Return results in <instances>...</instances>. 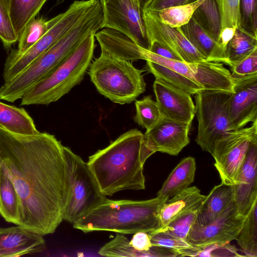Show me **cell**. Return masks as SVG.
<instances>
[{
	"label": "cell",
	"mask_w": 257,
	"mask_h": 257,
	"mask_svg": "<svg viewBox=\"0 0 257 257\" xmlns=\"http://www.w3.org/2000/svg\"><path fill=\"white\" fill-rule=\"evenodd\" d=\"M204 1L198 0L185 5L171 7L155 13L164 24L173 28H179L189 22L195 11Z\"/></svg>",
	"instance_id": "obj_32"
},
{
	"label": "cell",
	"mask_w": 257,
	"mask_h": 257,
	"mask_svg": "<svg viewBox=\"0 0 257 257\" xmlns=\"http://www.w3.org/2000/svg\"><path fill=\"white\" fill-rule=\"evenodd\" d=\"M102 9L81 21L11 81L0 87V99H21L35 84L54 69L86 37L103 26Z\"/></svg>",
	"instance_id": "obj_4"
},
{
	"label": "cell",
	"mask_w": 257,
	"mask_h": 257,
	"mask_svg": "<svg viewBox=\"0 0 257 257\" xmlns=\"http://www.w3.org/2000/svg\"><path fill=\"white\" fill-rule=\"evenodd\" d=\"M233 202L232 185L221 183L214 186L207 195L194 224L199 225L208 224L216 219Z\"/></svg>",
	"instance_id": "obj_21"
},
{
	"label": "cell",
	"mask_w": 257,
	"mask_h": 257,
	"mask_svg": "<svg viewBox=\"0 0 257 257\" xmlns=\"http://www.w3.org/2000/svg\"><path fill=\"white\" fill-rule=\"evenodd\" d=\"M257 49V35L237 28L226 50L225 64L233 67Z\"/></svg>",
	"instance_id": "obj_26"
},
{
	"label": "cell",
	"mask_w": 257,
	"mask_h": 257,
	"mask_svg": "<svg viewBox=\"0 0 257 257\" xmlns=\"http://www.w3.org/2000/svg\"><path fill=\"white\" fill-rule=\"evenodd\" d=\"M240 27L256 35V0H240Z\"/></svg>",
	"instance_id": "obj_39"
},
{
	"label": "cell",
	"mask_w": 257,
	"mask_h": 257,
	"mask_svg": "<svg viewBox=\"0 0 257 257\" xmlns=\"http://www.w3.org/2000/svg\"><path fill=\"white\" fill-rule=\"evenodd\" d=\"M103 256L156 257V250L152 246L147 251H139L134 248L124 235L117 233L115 237L105 243L98 251Z\"/></svg>",
	"instance_id": "obj_30"
},
{
	"label": "cell",
	"mask_w": 257,
	"mask_h": 257,
	"mask_svg": "<svg viewBox=\"0 0 257 257\" xmlns=\"http://www.w3.org/2000/svg\"><path fill=\"white\" fill-rule=\"evenodd\" d=\"M206 197L197 206L177 217L166 226L159 229L178 237L186 239L188 233L195 223Z\"/></svg>",
	"instance_id": "obj_35"
},
{
	"label": "cell",
	"mask_w": 257,
	"mask_h": 257,
	"mask_svg": "<svg viewBox=\"0 0 257 257\" xmlns=\"http://www.w3.org/2000/svg\"><path fill=\"white\" fill-rule=\"evenodd\" d=\"M193 16L218 40L221 31V19L215 0H204Z\"/></svg>",
	"instance_id": "obj_33"
},
{
	"label": "cell",
	"mask_w": 257,
	"mask_h": 257,
	"mask_svg": "<svg viewBox=\"0 0 257 257\" xmlns=\"http://www.w3.org/2000/svg\"><path fill=\"white\" fill-rule=\"evenodd\" d=\"M179 28L206 61L222 62L218 48L217 39L195 17L193 16L188 23Z\"/></svg>",
	"instance_id": "obj_20"
},
{
	"label": "cell",
	"mask_w": 257,
	"mask_h": 257,
	"mask_svg": "<svg viewBox=\"0 0 257 257\" xmlns=\"http://www.w3.org/2000/svg\"><path fill=\"white\" fill-rule=\"evenodd\" d=\"M64 146L47 133L25 136L0 127V169L20 199V225L41 235L63 220L69 182Z\"/></svg>",
	"instance_id": "obj_1"
},
{
	"label": "cell",
	"mask_w": 257,
	"mask_h": 257,
	"mask_svg": "<svg viewBox=\"0 0 257 257\" xmlns=\"http://www.w3.org/2000/svg\"><path fill=\"white\" fill-rule=\"evenodd\" d=\"M153 154L144 134L135 128L90 156L87 163L101 193L111 196L122 190L145 189L144 165Z\"/></svg>",
	"instance_id": "obj_2"
},
{
	"label": "cell",
	"mask_w": 257,
	"mask_h": 257,
	"mask_svg": "<svg viewBox=\"0 0 257 257\" xmlns=\"http://www.w3.org/2000/svg\"><path fill=\"white\" fill-rule=\"evenodd\" d=\"M136 1H137L138 3H139L140 5V0H135Z\"/></svg>",
	"instance_id": "obj_47"
},
{
	"label": "cell",
	"mask_w": 257,
	"mask_h": 257,
	"mask_svg": "<svg viewBox=\"0 0 257 257\" xmlns=\"http://www.w3.org/2000/svg\"><path fill=\"white\" fill-rule=\"evenodd\" d=\"M142 15L150 45L152 43H158L187 63L206 61L179 28L164 24L155 12L143 11Z\"/></svg>",
	"instance_id": "obj_12"
},
{
	"label": "cell",
	"mask_w": 257,
	"mask_h": 257,
	"mask_svg": "<svg viewBox=\"0 0 257 257\" xmlns=\"http://www.w3.org/2000/svg\"><path fill=\"white\" fill-rule=\"evenodd\" d=\"M0 127L16 134L30 136L39 132L33 118L23 108L8 105L0 101Z\"/></svg>",
	"instance_id": "obj_24"
},
{
	"label": "cell",
	"mask_w": 257,
	"mask_h": 257,
	"mask_svg": "<svg viewBox=\"0 0 257 257\" xmlns=\"http://www.w3.org/2000/svg\"><path fill=\"white\" fill-rule=\"evenodd\" d=\"M191 125V123L178 122L162 116L144 134L146 146L153 154L160 152L177 156L190 143Z\"/></svg>",
	"instance_id": "obj_14"
},
{
	"label": "cell",
	"mask_w": 257,
	"mask_h": 257,
	"mask_svg": "<svg viewBox=\"0 0 257 257\" xmlns=\"http://www.w3.org/2000/svg\"><path fill=\"white\" fill-rule=\"evenodd\" d=\"M58 15L47 20L41 18H34L25 26L18 39V49L14 51L19 54L27 51L36 43L54 25Z\"/></svg>",
	"instance_id": "obj_29"
},
{
	"label": "cell",
	"mask_w": 257,
	"mask_h": 257,
	"mask_svg": "<svg viewBox=\"0 0 257 257\" xmlns=\"http://www.w3.org/2000/svg\"><path fill=\"white\" fill-rule=\"evenodd\" d=\"M67 163L69 191L63 220L74 223L106 199L87 163L67 147H64Z\"/></svg>",
	"instance_id": "obj_8"
},
{
	"label": "cell",
	"mask_w": 257,
	"mask_h": 257,
	"mask_svg": "<svg viewBox=\"0 0 257 257\" xmlns=\"http://www.w3.org/2000/svg\"><path fill=\"white\" fill-rule=\"evenodd\" d=\"M148 0H140V6L142 9L144 5L147 2Z\"/></svg>",
	"instance_id": "obj_45"
},
{
	"label": "cell",
	"mask_w": 257,
	"mask_h": 257,
	"mask_svg": "<svg viewBox=\"0 0 257 257\" xmlns=\"http://www.w3.org/2000/svg\"><path fill=\"white\" fill-rule=\"evenodd\" d=\"M233 92L203 89L194 94L198 121L197 144L211 153L216 141L230 131L229 102Z\"/></svg>",
	"instance_id": "obj_9"
},
{
	"label": "cell",
	"mask_w": 257,
	"mask_h": 257,
	"mask_svg": "<svg viewBox=\"0 0 257 257\" xmlns=\"http://www.w3.org/2000/svg\"><path fill=\"white\" fill-rule=\"evenodd\" d=\"M229 102L230 131L257 121V74L234 79Z\"/></svg>",
	"instance_id": "obj_15"
},
{
	"label": "cell",
	"mask_w": 257,
	"mask_h": 257,
	"mask_svg": "<svg viewBox=\"0 0 257 257\" xmlns=\"http://www.w3.org/2000/svg\"><path fill=\"white\" fill-rule=\"evenodd\" d=\"M146 61L147 71L153 74L156 79H160L190 95H194L204 89L200 84L187 77L159 64L149 61Z\"/></svg>",
	"instance_id": "obj_27"
},
{
	"label": "cell",
	"mask_w": 257,
	"mask_h": 257,
	"mask_svg": "<svg viewBox=\"0 0 257 257\" xmlns=\"http://www.w3.org/2000/svg\"><path fill=\"white\" fill-rule=\"evenodd\" d=\"M198 1V0H189L188 3H192V2H193L195 1Z\"/></svg>",
	"instance_id": "obj_46"
},
{
	"label": "cell",
	"mask_w": 257,
	"mask_h": 257,
	"mask_svg": "<svg viewBox=\"0 0 257 257\" xmlns=\"http://www.w3.org/2000/svg\"><path fill=\"white\" fill-rule=\"evenodd\" d=\"M95 34L84 39L54 69L32 86L21 98V105L49 104L79 84L91 63Z\"/></svg>",
	"instance_id": "obj_5"
},
{
	"label": "cell",
	"mask_w": 257,
	"mask_h": 257,
	"mask_svg": "<svg viewBox=\"0 0 257 257\" xmlns=\"http://www.w3.org/2000/svg\"><path fill=\"white\" fill-rule=\"evenodd\" d=\"M149 50L154 54L165 58L182 61L170 50L156 43H151Z\"/></svg>",
	"instance_id": "obj_44"
},
{
	"label": "cell",
	"mask_w": 257,
	"mask_h": 257,
	"mask_svg": "<svg viewBox=\"0 0 257 257\" xmlns=\"http://www.w3.org/2000/svg\"><path fill=\"white\" fill-rule=\"evenodd\" d=\"M245 217L238 215L234 202L207 224H194L186 237L191 244L202 247L212 243H229L236 239Z\"/></svg>",
	"instance_id": "obj_13"
},
{
	"label": "cell",
	"mask_w": 257,
	"mask_h": 257,
	"mask_svg": "<svg viewBox=\"0 0 257 257\" xmlns=\"http://www.w3.org/2000/svg\"><path fill=\"white\" fill-rule=\"evenodd\" d=\"M47 0H10V15L18 37L25 26L36 17Z\"/></svg>",
	"instance_id": "obj_28"
},
{
	"label": "cell",
	"mask_w": 257,
	"mask_h": 257,
	"mask_svg": "<svg viewBox=\"0 0 257 257\" xmlns=\"http://www.w3.org/2000/svg\"><path fill=\"white\" fill-rule=\"evenodd\" d=\"M206 196L201 194L197 187L192 186L168 199L160 212L161 227L166 226L177 217L197 206Z\"/></svg>",
	"instance_id": "obj_22"
},
{
	"label": "cell",
	"mask_w": 257,
	"mask_h": 257,
	"mask_svg": "<svg viewBox=\"0 0 257 257\" xmlns=\"http://www.w3.org/2000/svg\"><path fill=\"white\" fill-rule=\"evenodd\" d=\"M257 138V121L249 127L229 131L215 142L211 155L221 183L233 185L245 158L249 145Z\"/></svg>",
	"instance_id": "obj_10"
},
{
	"label": "cell",
	"mask_w": 257,
	"mask_h": 257,
	"mask_svg": "<svg viewBox=\"0 0 257 257\" xmlns=\"http://www.w3.org/2000/svg\"><path fill=\"white\" fill-rule=\"evenodd\" d=\"M233 79L257 74V49L231 68Z\"/></svg>",
	"instance_id": "obj_41"
},
{
	"label": "cell",
	"mask_w": 257,
	"mask_h": 257,
	"mask_svg": "<svg viewBox=\"0 0 257 257\" xmlns=\"http://www.w3.org/2000/svg\"><path fill=\"white\" fill-rule=\"evenodd\" d=\"M43 235L21 225L0 228V256L33 255L46 249Z\"/></svg>",
	"instance_id": "obj_18"
},
{
	"label": "cell",
	"mask_w": 257,
	"mask_h": 257,
	"mask_svg": "<svg viewBox=\"0 0 257 257\" xmlns=\"http://www.w3.org/2000/svg\"><path fill=\"white\" fill-rule=\"evenodd\" d=\"M153 90L163 116L178 122H192L195 105L190 94L158 79L154 82Z\"/></svg>",
	"instance_id": "obj_17"
},
{
	"label": "cell",
	"mask_w": 257,
	"mask_h": 257,
	"mask_svg": "<svg viewBox=\"0 0 257 257\" xmlns=\"http://www.w3.org/2000/svg\"><path fill=\"white\" fill-rule=\"evenodd\" d=\"M135 121L148 131L154 127L162 117L159 106L150 95L135 102Z\"/></svg>",
	"instance_id": "obj_34"
},
{
	"label": "cell",
	"mask_w": 257,
	"mask_h": 257,
	"mask_svg": "<svg viewBox=\"0 0 257 257\" xmlns=\"http://www.w3.org/2000/svg\"><path fill=\"white\" fill-rule=\"evenodd\" d=\"M143 71L131 61L101 52L89 66L88 74L97 91L112 102L130 103L146 90Z\"/></svg>",
	"instance_id": "obj_6"
},
{
	"label": "cell",
	"mask_w": 257,
	"mask_h": 257,
	"mask_svg": "<svg viewBox=\"0 0 257 257\" xmlns=\"http://www.w3.org/2000/svg\"><path fill=\"white\" fill-rule=\"evenodd\" d=\"M169 199L163 196L146 200L107 198L74 223L73 227L85 233L94 231L121 234L149 233L161 227L160 210Z\"/></svg>",
	"instance_id": "obj_3"
},
{
	"label": "cell",
	"mask_w": 257,
	"mask_h": 257,
	"mask_svg": "<svg viewBox=\"0 0 257 257\" xmlns=\"http://www.w3.org/2000/svg\"><path fill=\"white\" fill-rule=\"evenodd\" d=\"M236 240L245 256H257V202L245 218Z\"/></svg>",
	"instance_id": "obj_31"
},
{
	"label": "cell",
	"mask_w": 257,
	"mask_h": 257,
	"mask_svg": "<svg viewBox=\"0 0 257 257\" xmlns=\"http://www.w3.org/2000/svg\"><path fill=\"white\" fill-rule=\"evenodd\" d=\"M221 19V31L240 26V0H215Z\"/></svg>",
	"instance_id": "obj_37"
},
{
	"label": "cell",
	"mask_w": 257,
	"mask_h": 257,
	"mask_svg": "<svg viewBox=\"0 0 257 257\" xmlns=\"http://www.w3.org/2000/svg\"><path fill=\"white\" fill-rule=\"evenodd\" d=\"M153 245L169 248L178 251L181 256H189L191 251L199 247L195 246L184 239L159 229L148 233Z\"/></svg>",
	"instance_id": "obj_36"
},
{
	"label": "cell",
	"mask_w": 257,
	"mask_h": 257,
	"mask_svg": "<svg viewBox=\"0 0 257 257\" xmlns=\"http://www.w3.org/2000/svg\"><path fill=\"white\" fill-rule=\"evenodd\" d=\"M130 243L139 251H147L153 246L149 233L144 231L134 233Z\"/></svg>",
	"instance_id": "obj_43"
},
{
	"label": "cell",
	"mask_w": 257,
	"mask_h": 257,
	"mask_svg": "<svg viewBox=\"0 0 257 257\" xmlns=\"http://www.w3.org/2000/svg\"><path fill=\"white\" fill-rule=\"evenodd\" d=\"M236 248L229 243H212L193 251L192 256H240Z\"/></svg>",
	"instance_id": "obj_40"
},
{
	"label": "cell",
	"mask_w": 257,
	"mask_h": 257,
	"mask_svg": "<svg viewBox=\"0 0 257 257\" xmlns=\"http://www.w3.org/2000/svg\"><path fill=\"white\" fill-rule=\"evenodd\" d=\"M196 168L194 158L188 157L183 159L164 182L157 196L170 198L188 188L194 181Z\"/></svg>",
	"instance_id": "obj_23"
},
{
	"label": "cell",
	"mask_w": 257,
	"mask_h": 257,
	"mask_svg": "<svg viewBox=\"0 0 257 257\" xmlns=\"http://www.w3.org/2000/svg\"><path fill=\"white\" fill-rule=\"evenodd\" d=\"M0 39L7 49L19 39L11 18L10 0H0Z\"/></svg>",
	"instance_id": "obj_38"
},
{
	"label": "cell",
	"mask_w": 257,
	"mask_h": 257,
	"mask_svg": "<svg viewBox=\"0 0 257 257\" xmlns=\"http://www.w3.org/2000/svg\"><path fill=\"white\" fill-rule=\"evenodd\" d=\"M0 214L8 222L20 225L21 207L18 194L11 180L0 169Z\"/></svg>",
	"instance_id": "obj_25"
},
{
	"label": "cell",
	"mask_w": 257,
	"mask_h": 257,
	"mask_svg": "<svg viewBox=\"0 0 257 257\" xmlns=\"http://www.w3.org/2000/svg\"><path fill=\"white\" fill-rule=\"evenodd\" d=\"M60 1H65V0H60Z\"/></svg>",
	"instance_id": "obj_48"
},
{
	"label": "cell",
	"mask_w": 257,
	"mask_h": 257,
	"mask_svg": "<svg viewBox=\"0 0 257 257\" xmlns=\"http://www.w3.org/2000/svg\"><path fill=\"white\" fill-rule=\"evenodd\" d=\"M232 186L236 212L246 217L257 202V138L250 143L243 165Z\"/></svg>",
	"instance_id": "obj_16"
},
{
	"label": "cell",
	"mask_w": 257,
	"mask_h": 257,
	"mask_svg": "<svg viewBox=\"0 0 257 257\" xmlns=\"http://www.w3.org/2000/svg\"><path fill=\"white\" fill-rule=\"evenodd\" d=\"M187 64L194 80L204 89L233 92L234 80L223 63L204 61Z\"/></svg>",
	"instance_id": "obj_19"
},
{
	"label": "cell",
	"mask_w": 257,
	"mask_h": 257,
	"mask_svg": "<svg viewBox=\"0 0 257 257\" xmlns=\"http://www.w3.org/2000/svg\"><path fill=\"white\" fill-rule=\"evenodd\" d=\"M188 2L189 0H148L142 10L156 12L165 8L185 5Z\"/></svg>",
	"instance_id": "obj_42"
},
{
	"label": "cell",
	"mask_w": 257,
	"mask_h": 257,
	"mask_svg": "<svg viewBox=\"0 0 257 257\" xmlns=\"http://www.w3.org/2000/svg\"><path fill=\"white\" fill-rule=\"evenodd\" d=\"M99 1L103 13L102 28L116 30L149 50L150 44L139 3L135 0Z\"/></svg>",
	"instance_id": "obj_11"
},
{
	"label": "cell",
	"mask_w": 257,
	"mask_h": 257,
	"mask_svg": "<svg viewBox=\"0 0 257 257\" xmlns=\"http://www.w3.org/2000/svg\"><path fill=\"white\" fill-rule=\"evenodd\" d=\"M100 9L99 0L74 1L65 12L58 15L54 25L27 51L21 54L12 51L4 65V82L16 77L79 23Z\"/></svg>",
	"instance_id": "obj_7"
}]
</instances>
